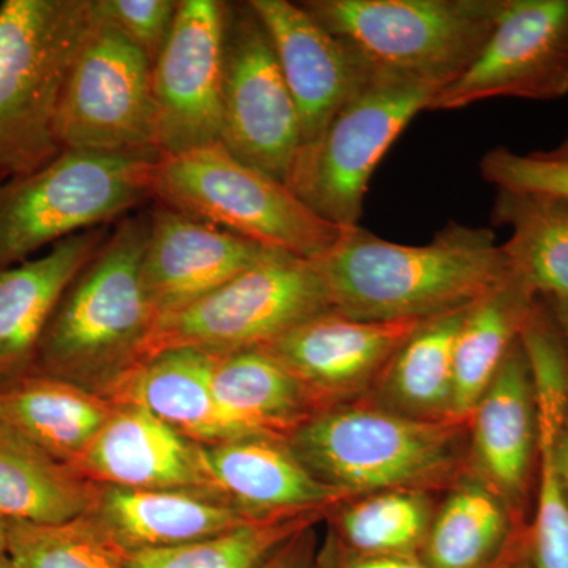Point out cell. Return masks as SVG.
Masks as SVG:
<instances>
[{
	"label": "cell",
	"instance_id": "6da1fadb",
	"mask_svg": "<svg viewBox=\"0 0 568 568\" xmlns=\"http://www.w3.org/2000/svg\"><path fill=\"white\" fill-rule=\"evenodd\" d=\"M332 312L357 321L432 320L477 304L511 278L488 227L450 223L426 245H402L358 224L312 261Z\"/></svg>",
	"mask_w": 568,
	"mask_h": 568
},
{
	"label": "cell",
	"instance_id": "7a4b0ae2",
	"mask_svg": "<svg viewBox=\"0 0 568 568\" xmlns=\"http://www.w3.org/2000/svg\"><path fill=\"white\" fill-rule=\"evenodd\" d=\"M148 213L125 216L63 293L41 336L33 373L110 399L151 357L160 317L142 282Z\"/></svg>",
	"mask_w": 568,
	"mask_h": 568
},
{
	"label": "cell",
	"instance_id": "3957f363",
	"mask_svg": "<svg viewBox=\"0 0 568 568\" xmlns=\"http://www.w3.org/2000/svg\"><path fill=\"white\" fill-rule=\"evenodd\" d=\"M286 440L317 480L351 497L444 495L467 470V422L416 420L366 398L320 410Z\"/></svg>",
	"mask_w": 568,
	"mask_h": 568
},
{
	"label": "cell",
	"instance_id": "277c9868",
	"mask_svg": "<svg viewBox=\"0 0 568 568\" xmlns=\"http://www.w3.org/2000/svg\"><path fill=\"white\" fill-rule=\"evenodd\" d=\"M93 21V0L0 3V185L62 152L59 103Z\"/></svg>",
	"mask_w": 568,
	"mask_h": 568
},
{
	"label": "cell",
	"instance_id": "5b68a950",
	"mask_svg": "<svg viewBox=\"0 0 568 568\" xmlns=\"http://www.w3.org/2000/svg\"><path fill=\"white\" fill-rule=\"evenodd\" d=\"M151 200L306 261L331 252L349 230L317 215L286 183L235 159L223 144L156 160Z\"/></svg>",
	"mask_w": 568,
	"mask_h": 568
},
{
	"label": "cell",
	"instance_id": "8992f818",
	"mask_svg": "<svg viewBox=\"0 0 568 568\" xmlns=\"http://www.w3.org/2000/svg\"><path fill=\"white\" fill-rule=\"evenodd\" d=\"M323 28L377 73L447 88L474 62L506 0H305Z\"/></svg>",
	"mask_w": 568,
	"mask_h": 568
},
{
	"label": "cell",
	"instance_id": "52a82bcc",
	"mask_svg": "<svg viewBox=\"0 0 568 568\" xmlns=\"http://www.w3.org/2000/svg\"><path fill=\"white\" fill-rule=\"evenodd\" d=\"M155 162L65 149L36 173L0 185V268L152 201Z\"/></svg>",
	"mask_w": 568,
	"mask_h": 568
},
{
	"label": "cell",
	"instance_id": "ba28073f",
	"mask_svg": "<svg viewBox=\"0 0 568 568\" xmlns=\"http://www.w3.org/2000/svg\"><path fill=\"white\" fill-rule=\"evenodd\" d=\"M437 92L424 82L375 71L324 132L301 145L284 183L327 222L358 226L377 164Z\"/></svg>",
	"mask_w": 568,
	"mask_h": 568
},
{
	"label": "cell",
	"instance_id": "9c48e42d",
	"mask_svg": "<svg viewBox=\"0 0 568 568\" xmlns=\"http://www.w3.org/2000/svg\"><path fill=\"white\" fill-rule=\"evenodd\" d=\"M55 130L62 151L160 159L152 63L95 6L63 85Z\"/></svg>",
	"mask_w": 568,
	"mask_h": 568
},
{
	"label": "cell",
	"instance_id": "30bf717a",
	"mask_svg": "<svg viewBox=\"0 0 568 568\" xmlns=\"http://www.w3.org/2000/svg\"><path fill=\"white\" fill-rule=\"evenodd\" d=\"M331 310L315 264L276 252L194 304L160 320L151 357L171 347L215 353L256 349Z\"/></svg>",
	"mask_w": 568,
	"mask_h": 568
},
{
	"label": "cell",
	"instance_id": "8fae6325",
	"mask_svg": "<svg viewBox=\"0 0 568 568\" xmlns=\"http://www.w3.org/2000/svg\"><path fill=\"white\" fill-rule=\"evenodd\" d=\"M222 144L286 182L302 144L301 118L274 44L250 2H226Z\"/></svg>",
	"mask_w": 568,
	"mask_h": 568
},
{
	"label": "cell",
	"instance_id": "7c38bea8",
	"mask_svg": "<svg viewBox=\"0 0 568 568\" xmlns=\"http://www.w3.org/2000/svg\"><path fill=\"white\" fill-rule=\"evenodd\" d=\"M568 93V0H506L476 62L433 97L428 111L491 99L556 100Z\"/></svg>",
	"mask_w": 568,
	"mask_h": 568
},
{
	"label": "cell",
	"instance_id": "4fadbf2b",
	"mask_svg": "<svg viewBox=\"0 0 568 568\" xmlns=\"http://www.w3.org/2000/svg\"><path fill=\"white\" fill-rule=\"evenodd\" d=\"M226 2L181 0L170 40L152 67L160 159L222 144Z\"/></svg>",
	"mask_w": 568,
	"mask_h": 568
},
{
	"label": "cell",
	"instance_id": "5bb4252c",
	"mask_svg": "<svg viewBox=\"0 0 568 568\" xmlns=\"http://www.w3.org/2000/svg\"><path fill=\"white\" fill-rule=\"evenodd\" d=\"M467 469L530 523L540 465V425L528 355L517 339L467 420Z\"/></svg>",
	"mask_w": 568,
	"mask_h": 568
},
{
	"label": "cell",
	"instance_id": "9a60e30c",
	"mask_svg": "<svg viewBox=\"0 0 568 568\" xmlns=\"http://www.w3.org/2000/svg\"><path fill=\"white\" fill-rule=\"evenodd\" d=\"M424 321H357L331 310L260 349L297 377L324 410L366 398Z\"/></svg>",
	"mask_w": 568,
	"mask_h": 568
},
{
	"label": "cell",
	"instance_id": "2e32d148",
	"mask_svg": "<svg viewBox=\"0 0 568 568\" xmlns=\"http://www.w3.org/2000/svg\"><path fill=\"white\" fill-rule=\"evenodd\" d=\"M148 219L142 282L160 320L276 253L166 205H153Z\"/></svg>",
	"mask_w": 568,
	"mask_h": 568
},
{
	"label": "cell",
	"instance_id": "e0dca14e",
	"mask_svg": "<svg viewBox=\"0 0 568 568\" xmlns=\"http://www.w3.org/2000/svg\"><path fill=\"white\" fill-rule=\"evenodd\" d=\"M272 44L301 118L302 144L316 140L375 71L345 41L287 0H250Z\"/></svg>",
	"mask_w": 568,
	"mask_h": 568
},
{
	"label": "cell",
	"instance_id": "ac0fdd59",
	"mask_svg": "<svg viewBox=\"0 0 568 568\" xmlns=\"http://www.w3.org/2000/svg\"><path fill=\"white\" fill-rule=\"evenodd\" d=\"M213 491L252 519L334 510L354 497L317 480L284 437L252 435L203 446Z\"/></svg>",
	"mask_w": 568,
	"mask_h": 568
},
{
	"label": "cell",
	"instance_id": "d6986e66",
	"mask_svg": "<svg viewBox=\"0 0 568 568\" xmlns=\"http://www.w3.org/2000/svg\"><path fill=\"white\" fill-rule=\"evenodd\" d=\"M74 467L100 487L216 495L205 470L203 446L136 406L115 405Z\"/></svg>",
	"mask_w": 568,
	"mask_h": 568
},
{
	"label": "cell",
	"instance_id": "ffe728a7",
	"mask_svg": "<svg viewBox=\"0 0 568 568\" xmlns=\"http://www.w3.org/2000/svg\"><path fill=\"white\" fill-rule=\"evenodd\" d=\"M110 233L103 226L70 235L37 260L0 268V386L31 373L63 293Z\"/></svg>",
	"mask_w": 568,
	"mask_h": 568
},
{
	"label": "cell",
	"instance_id": "44dd1931",
	"mask_svg": "<svg viewBox=\"0 0 568 568\" xmlns=\"http://www.w3.org/2000/svg\"><path fill=\"white\" fill-rule=\"evenodd\" d=\"M89 517L123 556L192 544L256 521L213 493L112 487H100Z\"/></svg>",
	"mask_w": 568,
	"mask_h": 568
},
{
	"label": "cell",
	"instance_id": "7402d4cb",
	"mask_svg": "<svg viewBox=\"0 0 568 568\" xmlns=\"http://www.w3.org/2000/svg\"><path fill=\"white\" fill-rule=\"evenodd\" d=\"M212 355L201 347L160 351L123 381L111 402L140 407L200 446L241 437L213 396Z\"/></svg>",
	"mask_w": 568,
	"mask_h": 568
},
{
	"label": "cell",
	"instance_id": "603a6c76",
	"mask_svg": "<svg viewBox=\"0 0 568 568\" xmlns=\"http://www.w3.org/2000/svg\"><path fill=\"white\" fill-rule=\"evenodd\" d=\"M212 353L213 396L239 436L286 439L323 410L304 384L264 349Z\"/></svg>",
	"mask_w": 568,
	"mask_h": 568
},
{
	"label": "cell",
	"instance_id": "cb8c5ba5",
	"mask_svg": "<svg viewBox=\"0 0 568 568\" xmlns=\"http://www.w3.org/2000/svg\"><path fill=\"white\" fill-rule=\"evenodd\" d=\"M114 407L102 395L40 373L0 386V424L73 467Z\"/></svg>",
	"mask_w": 568,
	"mask_h": 568
},
{
	"label": "cell",
	"instance_id": "d4e9b609",
	"mask_svg": "<svg viewBox=\"0 0 568 568\" xmlns=\"http://www.w3.org/2000/svg\"><path fill=\"white\" fill-rule=\"evenodd\" d=\"M528 525L467 469L437 503L418 559L425 568H496Z\"/></svg>",
	"mask_w": 568,
	"mask_h": 568
},
{
	"label": "cell",
	"instance_id": "484cf974",
	"mask_svg": "<svg viewBox=\"0 0 568 568\" xmlns=\"http://www.w3.org/2000/svg\"><path fill=\"white\" fill-rule=\"evenodd\" d=\"M100 485L0 424V518L61 525L88 517Z\"/></svg>",
	"mask_w": 568,
	"mask_h": 568
},
{
	"label": "cell",
	"instance_id": "4316f807",
	"mask_svg": "<svg viewBox=\"0 0 568 568\" xmlns=\"http://www.w3.org/2000/svg\"><path fill=\"white\" fill-rule=\"evenodd\" d=\"M467 310L469 306L418 325L366 399L416 420H457L454 416V347Z\"/></svg>",
	"mask_w": 568,
	"mask_h": 568
},
{
	"label": "cell",
	"instance_id": "83f0119b",
	"mask_svg": "<svg viewBox=\"0 0 568 568\" xmlns=\"http://www.w3.org/2000/svg\"><path fill=\"white\" fill-rule=\"evenodd\" d=\"M491 222L510 227L500 246L511 274L540 301H568V201L497 190Z\"/></svg>",
	"mask_w": 568,
	"mask_h": 568
},
{
	"label": "cell",
	"instance_id": "f1b7e54d",
	"mask_svg": "<svg viewBox=\"0 0 568 568\" xmlns=\"http://www.w3.org/2000/svg\"><path fill=\"white\" fill-rule=\"evenodd\" d=\"M537 297L517 276L470 305L454 347V416L469 420L508 351L517 343Z\"/></svg>",
	"mask_w": 568,
	"mask_h": 568
},
{
	"label": "cell",
	"instance_id": "f546056e",
	"mask_svg": "<svg viewBox=\"0 0 568 568\" xmlns=\"http://www.w3.org/2000/svg\"><path fill=\"white\" fill-rule=\"evenodd\" d=\"M436 507L433 493L394 489L346 500L325 521L328 532L354 551L418 558Z\"/></svg>",
	"mask_w": 568,
	"mask_h": 568
},
{
	"label": "cell",
	"instance_id": "4dcf8cb0",
	"mask_svg": "<svg viewBox=\"0 0 568 568\" xmlns=\"http://www.w3.org/2000/svg\"><path fill=\"white\" fill-rule=\"evenodd\" d=\"M332 510L256 519L216 536L179 545L144 549L125 556L126 568H261L302 530L325 521Z\"/></svg>",
	"mask_w": 568,
	"mask_h": 568
},
{
	"label": "cell",
	"instance_id": "1f68e13d",
	"mask_svg": "<svg viewBox=\"0 0 568 568\" xmlns=\"http://www.w3.org/2000/svg\"><path fill=\"white\" fill-rule=\"evenodd\" d=\"M7 556L14 568H126L89 515L61 525L7 523Z\"/></svg>",
	"mask_w": 568,
	"mask_h": 568
},
{
	"label": "cell",
	"instance_id": "d6a6232c",
	"mask_svg": "<svg viewBox=\"0 0 568 568\" xmlns=\"http://www.w3.org/2000/svg\"><path fill=\"white\" fill-rule=\"evenodd\" d=\"M566 413L538 406L540 465L536 503L530 518L534 568H568V499L552 462V437L558 435Z\"/></svg>",
	"mask_w": 568,
	"mask_h": 568
},
{
	"label": "cell",
	"instance_id": "836d02e7",
	"mask_svg": "<svg viewBox=\"0 0 568 568\" xmlns=\"http://www.w3.org/2000/svg\"><path fill=\"white\" fill-rule=\"evenodd\" d=\"M480 174L497 190L544 193L568 201V160L555 159L547 152L523 155L495 148L480 160Z\"/></svg>",
	"mask_w": 568,
	"mask_h": 568
},
{
	"label": "cell",
	"instance_id": "e575fe53",
	"mask_svg": "<svg viewBox=\"0 0 568 568\" xmlns=\"http://www.w3.org/2000/svg\"><path fill=\"white\" fill-rule=\"evenodd\" d=\"M93 6L153 67L173 32L181 0H93Z\"/></svg>",
	"mask_w": 568,
	"mask_h": 568
},
{
	"label": "cell",
	"instance_id": "d590c367",
	"mask_svg": "<svg viewBox=\"0 0 568 568\" xmlns=\"http://www.w3.org/2000/svg\"><path fill=\"white\" fill-rule=\"evenodd\" d=\"M315 568H425L417 556L365 555L342 544L327 530L317 548Z\"/></svg>",
	"mask_w": 568,
	"mask_h": 568
},
{
	"label": "cell",
	"instance_id": "8d00e7d4",
	"mask_svg": "<svg viewBox=\"0 0 568 568\" xmlns=\"http://www.w3.org/2000/svg\"><path fill=\"white\" fill-rule=\"evenodd\" d=\"M315 528L302 530L282 545L261 568H315Z\"/></svg>",
	"mask_w": 568,
	"mask_h": 568
},
{
	"label": "cell",
	"instance_id": "74e56055",
	"mask_svg": "<svg viewBox=\"0 0 568 568\" xmlns=\"http://www.w3.org/2000/svg\"><path fill=\"white\" fill-rule=\"evenodd\" d=\"M496 568H534L532 549H530V525L525 526L507 549L506 556Z\"/></svg>",
	"mask_w": 568,
	"mask_h": 568
},
{
	"label": "cell",
	"instance_id": "f35d334b",
	"mask_svg": "<svg viewBox=\"0 0 568 568\" xmlns=\"http://www.w3.org/2000/svg\"><path fill=\"white\" fill-rule=\"evenodd\" d=\"M551 455L556 473H558L560 484H562L568 499V406L558 435L552 437Z\"/></svg>",
	"mask_w": 568,
	"mask_h": 568
},
{
	"label": "cell",
	"instance_id": "ab89813d",
	"mask_svg": "<svg viewBox=\"0 0 568 568\" xmlns=\"http://www.w3.org/2000/svg\"><path fill=\"white\" fill-rule=\"evenodd\" d=\"M548 306L552 321L558 327L560 338L568 354V301H541Z\"/></svg>",
	"mask_w": 568,
	"mask_h": 568
},
{
	"label": "cell",
	"instance_id": "60d3db41",
	"mask_svg": "<svg viewBox=\"0 0 568 568\" xmlns=\"http://www.w3.org/2000/svg\"><path fill=\"white\" fill-rule=\"evenodd\" d=\"M547 153L548 155L555 156V159L568 160V136L560 142L558 148L551 149V151Z\"/></svg>",
	"mask_w": 568,
	"mask_h": 568
},
{
	"label": "cell",
	"instance_id": "b9f144b4",
	"mask_svg": "<svg viewBox=\"0 0 568 568\" xmlns=\"http://www.w3.org/2000/svg\"><path fill=\"white\" fill-rule=\"evenodd\" d=\"M7 555V521L0 518V558Z\"/></svg>",
	"mask_w": 568,
	"mask_h": 568
},
{
	"label": "cell",
	"instance_id": "7bdbcfd3",
	"mask_svg": "<svg viewBox=\"0 0 568 568\" xmlns=\"http://www.w3.org/2000/svg\"><path fill=\"white\" fill-rule=\"evenodd\" d=\"M0 568H14L13 564H11V560L9 559V556H2L0 558Z\"/></svg>",
	"mask_w": 568,
	"mask_h": 568
}]
</instances>
